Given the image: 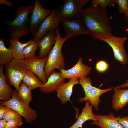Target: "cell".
Here are the masks:
<instances>
[{
  "instance_id": "6da1fadb",
  "label": "cell",
  "mask_w": 128,
  "mask_h": 128,
  "mask_svg": "<svg viewBox=\"0 0 128 128\" xmlns=\"http://www.w3.org/2000/svg\"><path fill=\"white\" fill-rule=\"evenodd\" d=\"M81 17L86 27L93 38L101 40L112 35V29L106 9L99 6L83 9Z\"/></svg>"
},
{
  "instance_id": "4dcf8cb0",
  "label": "cell",
  "mask_w": 128,
  "mask_h": 128,
  "mask_svg": "<svg viewBox=\"0 0 128 128\" xmlns=\"http://www.w3.org/2000/svg\"><path fill=\"white\" fill-rule=\"evenodd\" d=\"M118 116V122L124 128H128V116Z\"/></svg>"
},
{
  "instance_id": "ac0fdd59",
  "label": "cell",
  "mask_w": 128,
  "mask_h": 128,
  "mask_svg": "<svg viewBox=\"0 0 128 128\" xmlns=\"http://www.w3.org/2000/svg\"><path fill=\"white\" fill-rule=\"evenodd\" d=\"M114 92L111 100L112 107L115 111H118L123 108L128 103V89L114 88Z\"/></svg>"
},
{
  "instance_id": "52a82bcc",
  "label": "cell",
  "mask_w": 128,
  "mask_h": 128,
  "mask_svg": "<svg viewBox=\"0 0 128 128\" xmlns=\"http://www.w3.org/2000/svg\"><path fill=\"white\" fill-rule=\"evenodd\" d=\"M127 40L126 36L118 37L112 34L108 38L101 40L105 42L110 46L115 59L123 65L128 63V56L124 47Z\"/></svg>"
},
{
  "instance_id": "5bb4252c",
  "label": "cell",
  "mask_w": 128,
  "mask_h": 128,
  "mask_svg": "<svg viewBox=\"0 0 128 128\" xmlns=\"http://www.w3.org/2000/svg\"><path fill=\"white\" fill-rule=\"evenodd\" d=\"M56 30L48 32L43 38L36 42L39 48L38 56L41 58L47 57L54 44L56 39Z\"/></svg>"
},
{
  "instance_id": "2e32d148",
  "label": "cell",
  "mask_w": 128,
  "mask_h": 128,
  "mask_svg": "<svg viewBox=\"0 0 128 128\" xmlns=\"http://www.w3.org/2000/svg\"><path fill=\"white\" fill-rule=\"evenodd\" d=\"M69 80L68 82L61 84L56 91L57 96L62 104H64L68 101H70L73 87L79 83V80L77 78H71Z\"/></svg>"
},
{
  "instance_id": "277c9868",
  "label": "cell",
  "mask_w": 128,
  "mask_h": 128,
  "mask_svg": "<svg viewBox=\"0 0 128 128\" xmlns=\"http://www.w3.org/2000/svg\"><path fill=\"white\" fill-rule=\"evenodd\" d=\"M79 84L82 86L85 93L83 97L78 99L80 102L89 101L90 105L96 110H98L99 105L101 102V96L103 94L111 90L113 87L101 89L92 86V82L90 77L87 76L79 79Z\"/></svg>"
},
{
  "instance_id": "83f0119b",
  "label": "cell",
  "mask_w": 128,
  "mask_h": 128,
  "mask_svg": "<svg viewBox=\"0 0 128 128\" xmlns=\"http://www.w3.org/2000/svg\"><path fill=\"white\" fill-rule=\"evenodd\" d=\"M114 2L118 5L120 13L124 14L128 9V0H114Z\"/></svg>"
},
{
  "instance_id": "3957f363",
  "label": "cell",
  "mask_w": 128,
  "mask_h": 128,
  "mask_svg": "<svg viewBox=\"0 0 128 128\" xmlns=\"http://www.w3.org/2000/svg\"><path fill=\"white\" fill-rule=\"evenodd\" d=\"M33 7L31 5L27 6H20L14 14L15 19L13 21L9 22L3 20L7 27L11 31V37L19 38L24 36L28 35L29 31L27 22Z\"/></svg>"
},
{
  "instance_id": "ffe728a7",
  "label": "cell",
  "mask_w": 128,
  "mask_h": 128,
  "mask_svg": "<svg viewBox=\"0 0 128 128\" xmlns=\"http://www.w3.org/2000/svg\"><path fill=\"white\" fill-rule=\"evenodd\" d=\"M18 37H13L10 39L9 41L10 45L9 48L10 50L13 59H24L23 53L24 48L28 45L31 42L32 40L24 43L20 42Z\"/></svg>"
},
{
  "instance_id": "1f68e13d",
  "label": "cell",
  "mask_w": 128,
  "mask_h": 128,
  "mask_svg": "<svg viewBox=\"0 0 128 128\" xmlns=\"http://www.w3.org/2000/svg\"><path fill=\"white\" fill-rule=\"evenodd\" d=\"M6 107L4 105L0 104V119L3 118V116L5 111Z\"/></svg>"
},
{
  "instance_id": "484cf974",
  "label": "cell",
  "mask_w": 128,
  "mask_h": 128,
  "mask_svg": "<svg viewBox=\"0 0 128 128\" xmlns=\"http://www.w3.org/2000/svg\"><path fill=\"white\" fill-rule=\"evenodd\" d=\"M6 107L3 119L7 121L14 120L23 123L22 116L14 109Z\"/></svg>"
},
{
  "instance_id": "d4e9b609",
  "label": "cell",
  "mask_w": 128,
  "mask_h": 128,
  "mask_svg": "<svg viewBox=\"0 0 128 128\" xmlns=\"http://www.w3.org/2000/svg\"><path fill=\"white\" fill-rule=\"evenodd\" d=\"M38 47L37 42L32 40L30 43L23 50L24 59H29L35 57V53Z\"/></svg>"
},
{
  "instance_id": "30bf717a",
  "label": "cell",
  "mask_w": 128,
  "mask_h": 128,
  "mask_svg": "<svg viewBox=\"0 0 128 128\" xmlns=\"http://www.w3.org/2000/svg\"><path fill=\"white\" fill-rule=\"evenodd\" d=\"M51 12L44 8L39 0H34V5L31 12L28 25L29 32L32 33V36H35L41 23L51 14Z\"/></svg>"
},
{
  "instance_id": "5b68a950",
  "label": "cell",
  "mask_w": 128,
  "mask_h": 128,
  "mask_svg": "<svg viewBox=\"0 0 128 128\" xmlns=\"http://www.w3.org/2000/svg\"><path fill=\"white\" fill-rule=\"evenodd\" d=\"M24 59H13L5 65L6 80L10 85L13 86L17 91L28 69L24 64Z\"/></svg>"
},
{
  "instance_id": "f546056e",
  "label": "cell",
  "mask_w": 128,
  "mask_h": 128,
  "mask_svg": "<svg viewBox=\"0 0 128 128\" xmlns=\"http://www.w3.org/2000/svg\"><path fill=\"white\" fill-rule=\"evenodd\" d=\"M22 124V123L15 120H10L7 121L4 128H18Z\"/></svg>"
},
{
  "instance_id": "e575fe53",
  "label": "cell",
  "mask_w": 128,
  "mask_h": 128,
  "mask_svg": "<svg viewBox=\"0 0 128 128\" xmlns=\"http://www.w3.org/2000/svg\"><path fill=\"white\" fill-rule=\"evenodd\" d=\"M118 88H124L128 87V80H126L125 83H123L121 85L118 86Z\"/></svg>"
},
{
  "instance_id": "836d02e7",
  "label": "cell",
  "mask_w": 128,
  "mask_h": 128,
  "mask_svg": "<svg viewBox=\"0 0 128 128\" xmlns=\"http://www.w3.org/2000/svg\"><path fill=\"white\" fill-rule=\"evenodd\" d=\"M7 121L4 119L0 120V128H4L6 124Z\"/></svg>"
},
{
  "instance_id": "d6a6232c",
  "label": "cell",
  "mask_w": 128,
  "mask_h": 128,
  "mask_svg": "<svg viewBox=\"0 0 128 128\" xmlns=\"http://www.w3.org/2000/svg\"><path fill=\"white\" fill-rule=\"evenodd\" d=\"M0 4H4L10 8L12 6L11 2L7 0H0Z\"/></svg>"
},
{
  "instance_id": "d6986e66",
  "label": "cell",
  "mask_w": 128,
  "mask_h": 128,
  "mask_svg": "<svg viewBox=\"0 0 128 128\" xmlns=\"http://www.w3.org/2000/svg\"><path fill=\"white\" fill-rule=\"evenodd\" d=\"M92 107L90 105L89 101L85 102V106L82 109V111L77 121L69 128H82L83 124L87 121L91 120L97 121V120L93 112Z\"/></svg>"
},
{
  "instance_id": "44dd1931",
  "label": "cell",
  "mask_w": 128,
  "mask_h": 128,
  "mask_svg": "<svg viewBox=\"0 0 128 128\" xmlns=\"http://www.w3.org/2000/svg\"><path fill=\"white\" fill-rule=\"evenodd\" d=\"M3 66H0V99L1 101L5 102L11 99L13 90L7 83Z\"/></svg>"
},
{
  "instance_id": "9a60e30c",
  "label": "cell",
  "mask_w": 128,
  "mask_h": 128,
  "mask_svg": "<svg viewBox=\"0 0 128 128\" xmlns=\"http://www.w3.org/2000/svg\"><path fill=\"white\" fill-rule=\"evenodd\" d=\"M65 80L62 77L60 71H54L48 78L47 82L39 88L40 90L46 93L56 91L60 85L64 82Z\"/></svg>"
},
{
  "instance_id": "8992f818",
  "label": "cell",
  "mask_w": 128,
  "mask_h": 128,
  "mask_svg": "<svg viewBox=\"0 0 128 128\" xmlns=\"http://www.w3.org/2000/svg\"><path fill=\"white\" fill-rule=\"evenodd\" d=\"M0 104L15 110L24 118L27 123H31L37 118L38 114L36 111L27 105L21 99L16 90L13 91L10 100L5 102L1 101Z\"/></svg>"
},
{
  "instance_id": "4fadbf2b",
  "label": "cell",
  "mask_w": 128,
  "mask_h": 128,
  "mask_svg": "<svg viewBox=\"0 0 128 128\" xmlns=\"http://www.w3.org/2000/svg\"><path fill=\"white\" fill-rule=\"evenodd\" d=\"M47 57L41 58L38 56L24 59V64L29 69L36 75L43 84L47 82L44 73V67Z\"/></svg>"
},
{
  "instance_id": "cb8c5ba5",
  "label": "cell",
  "mask_w": 128,
  "mask_h": 128,
  "mask_svg": "<svg viewBox=\"0 0 128 128\" xmlns=\"http://www.w3.org/2000/svg\"><path fill=\"white\" fill-rule=\"evenodd\" d=\"M31 90L21 82L17 91L19 97L28 106H29L30 102L32 100L33 98Z\"/></svg>"
},
{
  "instance_id": "e0dca14e",
  "label": "cell",
  "mask_w": 128,
  "mask_h": 128,
  "mask_svg": "<svg viewBox=\"0 0 128 128\" xmlns=\"http://www.w3.org/2000/svg\"><path fill=\"white\" fill-rule=\"evenodd\" d=\"M97 120L92 124L98 126L99 128H124L118 121V116L115 117L111 112L105 115L95 114Z\"/></svg>"
},
{
  "instance_id": "7402d4cb",
  "label": "cell",
  "mask_w": 128,
  "mask_h": 128,
  "mask_svg": "<svg viewBox=\"0 0 128 128\" xmlns=\"http://www.w3.org/2000/svg\"><path fill=\"white\" fill-rule=\"evenodd\" d=\"M22 82L31 90L40 88L43 84L36 75L29 69L24 76Z\"/></svg>"
},
{
  "instance_id": "603a6c76",
  "label": "cell",
  "mask_w": 128,
  "mask_h": 128,
  "mask_svg": "<svg viewBox=\"0 0 128 128\" xmlns=\"http://www.w3.org/2000/svg\"><path fill=\"white\" fill-rule=\"evenodd\" d=\"M10 50L5 45L3 38L0 39V65L3 66L13 59Z\"/></svg>"
},
{
  "instance_id": "7c38bea8",
  "label": "cell",
  "mask_w": 128,
  "mask_h": 128,
  "mask_svg": "<svg viewBox=\"0 0 128 128\" xmlns=\"http://www.w3.org/2000/svg\"><path fill=\"white\" fill-rule=\"evenodd\" d=\"M92 69L91 67L83 63L82 58L80 57L73 66L67 70H61L60 71L62 77L65 79L75 78L79 79L87 76Z\"/></svg>"
},
{
  "instance_id": "4316f807",
  "label": "cell",
  "mask_w": 128,
  "mask_h": 128,
  "mask_svg": "<svg viewBox=\"0 0 128 128\" xmlns=\"http://www.w3.org/2000/svg\"><path fill=\"white\" fill-rule=\"evenodd\" d=\"M92 6L98 5L101 8L106 9L108 6H114L115 3L114 0H92Z\"/></svg>"
},
{
  "instance_id": "9c48e42d",
  "label": "cell",
  "mask_w": 128,
  "mask_h": 128,
  "mask_svg": "<svg viewBox=\"0 0 128 128\" xmlns=\"http://www.w3.org/2000/svg\"><path fill=\"white\" fill-rule=\"evenodd\" d=\"M80 0H65L64 4L55 10L60 21L80 16L83 10Z\"/></svg>"
},
{
  "instance_id": "ba28073f",
  "label": "cell",
  "mask_w": 128,
  "mask_h": 128,
  "mask_svg": "<svg viewBox=\"0 0 128 128\" xmlns=\"http://www.w3.org/2000/svg\"><path fill=\"white\" fill-rule=\"evenodd\" d=\"M61 22L64 29V37L69 39L81 35L90 34L85 26L81 16L64 19Z\"/></svg>"
},
{
  "instance_id": "8fae6325",
  "label": "cell",
  "mask_w": 128,
  "mask_h": 128,
  "mask_svg": "<svg viewBox=\"0 0 128 128\" xmlns=\"http://www.w3.org/2000/svg\"><path fill=\"white\" fill-rule=\"evenodd\" d=\"M60 22L56 14L55 10L53 9L51 14L44 19L41 23L33 40L37 42L41 39L48 32L56 30L59 27Z\"/></svg>"
},
{
  "instance_id": "8d00e7d4",
  "label": "cell",
  "mask_w": 128,
  "mask_h": 128,
  "mask_svg": "<svg viewBox=\"0 0 128 128\" xmlns=\"http://www.w3.org/2000/svg\"><path fill=\"white\" fill-rule=\"evenodd\" d=\"M126 32L128 34V29H127Z\"/></svg>"
},
{
  "instance_id": "f1b7e54d",
  "label": "cell",
  "mask_w": 128,
  "mask_h": 128,
  "mask_svg": "<svg viewBox=\"0 0 128 128\" xmlns=\"http://www.w3.org/2000/svg\"><path fill=\"white\" fill-rule=\"evenodd\" d=\"M95 68L98 72L103 73L106 71L109 68L107 63L103 60H101L97 62L96 64Z\"/></svg>"
},
{
  "instance_id": "7a4b0ae2",
  "label": "cell",
  "mask_w": 128,
  "mask_h": 128,
  "mask_svg": "<svg viewBox=\"0 0 128 128\" xmlns=\"http://www.w3.org/2000/svg\"><path fill=\"white\" fill-rule=\"evenodd\" d=\"M56 41L48 54L44 67L45 74L47 80L55 69H58L59 71L61 70L65 69V59L61 50L63 44L69 38L62 37L59 27L56 29Z\"/></svg>"
},
{
  "instance_id": "d590c367",
  "label": "cell",
  "mask_w": 128,
  "mask_h": 128,
  "mask_svg": "<svg viewBox=\"0 0 128 128\" xmlns=\"http://www.w3.org/2000/svg\"><path fill=\"white\" fill-rule=\"evenodd\" d=\"M124 18L125 20L128 21V9L126 12L124 14Z\"/></svg>"
}]
</instances>
